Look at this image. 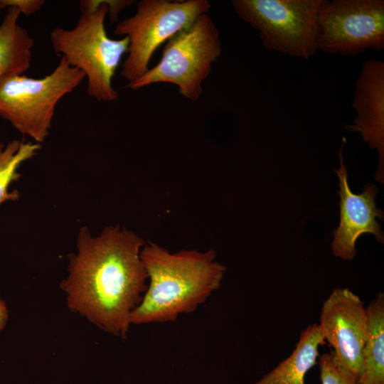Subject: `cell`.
Listing matches in <instances>:
<instances>
[{
	"label": "cell",
	"mask_w": 384,
	"mask_h": 384,
	"mask_svg": "<svg viewBox=\"0 0 384 384\" xmlns=\"http://www.w3.org/2000/svg\"><path fill=\"white\" fill-rule=\"evenodd\" d=\"M326 343L318 324H309L292 354L255 384H305L306 374L317 363L319 346Z\"/></svg>",
	"instance_id": "cell-12"
},
{
	"label": "cell",
	"mask_w": 384,
	"mask_h": 384,
	"mask_svg": "<svg viewBox=\"0 0 384 384\" xmlns=\"http://www.w3.org/2000/svg\"><path fill=\"white\" fill-rule=\"evenodd\" d=\"M338 158L340 168L334 171L340 181V224L334 231L331 247L335 257L352 260L356 255V241L362 234L371 233L378 242L383 243L381 227L376 220L377 218L383 219V213L376 207L378 188L374 184L366 185L361 194H355L351 191L342 148L338 152Z\"/></svg>",
	"instance_id": "cell-10"
},
{
	"label": "cell",
	"mask_w": 384,
	"mask_h": 384,
	"mask_svg": "<svg viewBox=\"0 0 384 384\" xmlns=\"http://www.w3.org/2000/svg\"><path fill=\"white\" fill-rule=\"evenodd\" d=\"M85 77L63 57L55 70L42 78L12 77L0 86V116L22 134L43 142L48 135L57 103Z\"/></svg>",
	"instance_id": "cell-6"
},
{
	"label": "cell",
	"mask_w": 384,
	"mask_h": 384,
	"mask_svg": "<svg viewBox=\"0 0 384 384\" xmlns=\"http://www.w3.org/2000/svg\"><path fill=\"white\" fill-rule=\"evenodd\" d=\"M44 4L43 0H0V9L14 7L21 14L30 16L40 10Z\"/></svg>",
	"instance_id": "cell-17"
},
{
	"label": "cell",
	"mask_w": 384,
	"mask_h": 384,
	"mask_svg": "<svg viewBox=\"0 0 384 384\" xmlns=\"http://www.w3.org/2000/svg\"><path fill=\"white\" fill-rule=\"evenodd\" d=\"M140 256L149 284L131 314V324L174 321L181 314L193 312L220 287L226 270L216 261L213 249L171 253L149 242Z\"/></svg>",
	"instance_id": "cell-2"
},
{
	"label": "cell",
	"mask_w": 384,
	"mask_h": 384,
	"mask_svg": "<svg viewBox=\"0 0 384 384\" xmlns=\"http://www.w3.org/2000/svg\"><path fill=\"white\" fill-rule=\"evenodd\" d=\"M210 9L207 0L139 1L135 14L119 21L114 30L129 41L120 75L129 84L137 81L149 70L150 59L161 44Z\"/></svg>",
	"instance_id": "cell-5"
},
{
	"label": "cell",
	"mask_w": 384,
	"mask_h": 384,
	"mask_svg": "<svg viewBox=\"0 0 384 384\" xmlns=\"http://www.w3.org/2000/svg\"><path fill=\"white\" fill-rule=\"evenodd\" d=\"M221 53L219 30L208 13L203 14L168 40L159 62L127 87L138 90L155 83H171L180 95L198 101L203 90L202 83Z\"/></svg>",
	"instance_id": "cell-4"
},
{
	"label": "cell",
	"mask_w": 384,
	"mask_h": 384,
	"mask_svg": "<svg viewBox=\"0 0 384 384\" xmlns=\"http://www.w3.org/2000/svg\"><path fill=\"white\" fill-rule=\"evenodd\" d=\"M78 252L69 255L68 276L60 287L68 307L100 329L124 338L132 311L147 288L141 259L144 240L132 231L107 226L92 237L82 228Z\"/></svg>",
	"instance_id": "cell-1"
},
{
	"label": "cell",
	"mask_w": 384,
	"mask_h": 384,
	"mask_svg": "<svg viewBox=\"0 0 384 384\" xmlns=\"http://www.w3.org/2000/svg\"><path fill=\"white\" fill-rule=\"evenodd\" d=\"M367 336L359 384H384V294L378 292L366 307Z\"/></svg>",
	"instance_id": "cell-14"
},
{
	"label": "cell",
	"mask_w": 384,
	"mask_h": 384,
	"mask_svg": "<svg viewBox=\"0 0 384 384\" xmlns=\"http://www.w3.org/2000/svg\"><path fill=\"white\" fill-rule=\"evenodd\" d=\"M352 107L356 117L346 129L359 132L379 156L376 179L383 183L384 163V63L368 59L362 65L356 82Z\"/></svg>",
	"instance_id": "cell-11"
},
{
	"label": "cell",
	"mask_w": 384,
	"mask_h": 384,
	"mask_svg": "<svg viewBox=\"0 0 384 384\" xmlns=\"http://www.w3.org/2000/svg\"><path fill=\"white\" fill-rule=\"evenodd\" d=\"M9 319V313L6 305L3 299L0 298V331H2Z\"/></svg>",
	"instance_id": "cell-19"
},
{
	"label": "cell",
	"mask_w": 384,
	"mask_h": 384,
	"mask_svg": "<svg viewBox=\"0 0 384 384\" xmlns=\"http://www.w3.org/2000/svg\"><path fill=\"white\" fill-rule=\"evenodd\" d=\"M133 2L132 0H106L110 22L117 21L119 13Z\"/></svg>",
	"instance_id": "cell-18"
},
{
	"label": "cell",
	"mask_w": 384,
	"mask_h": 384,
	"mask_svg": "<svg viewBox=\"0 0 384 384\" xmlns=\"http://www.w3.org/2000/svg\"><path fill=\"white\" fill-rule=\"evenodd\" d=\"M323 0H233L237 15L259 32L267 50L308 60L317 51V13Z\"/></svg>",
	"instance_id": "cell-7"
},
{
	"label": "cell",
	"mask_w": 384,
	"mask_h": 384,
	"mask_svg": "<svg viewBox=\"0 0 384 384\" xmlns=\"http://www.w3.org/2000/svg\"><path fill=\"white\" fill-rule=\"evenodd\" d=\"M40 148L39 144L16 139L9 142L5 147L0 145V203L18 198V192L15 191L9 193V186L20 176L17 172L18 167L33 157Z\"/></svg>",
	"instance_id": "cell-15"
},
{
	"label": "cell",
	"mask_w": 384,
	"mask_h": 384,
	"mask_svg": "<svg viewBox=\"0 0 384 384\" xmlns=\"http://www.w3.org/2000/svg\"><path fill=\"white\" fill-rule=\"evenodd\" d=\"M317 363L321 384H359L356 379L337 367L331 351L319 356Z\"/></svg>",
	"instance_id": "cell-16"
},
{
	"label": "cell",
	"mask_w": 384,
	"mask_h": 384,
	"mask_svg": "<svg viewBox=\"0 0 384 384\" xmlns=\"http://www.w3.org/2000/svg\"><path fill=\"white\" fill-rule=\"evenodd\" d=\"M317 49L354 55L384 48L383 0H323L317 13Z\"/></svg>",
	"instance_id": "cell-8"
},
{
	"label": "cell",
	"mask_w": 384,
	"mask_h": 384,
	"mask_svg": "<svg viewBox=\"0 0 384 384\" xmlns=\"http://www.w3.org/2000/svg\"><path fill=\"white\" fill-rule=\"evenodd\" d=\"M20 14L16 8H8L0 24V86L8 79L23 75L31 65L33 40L18 24Z\"/></svg>",
	"instance_id": "cell-13"
},
{
	"label": "cell",
	"mask_w": 384,
	"mask_h": 384,
	"mask_svg": "<svg viewBox=\"0 0 384 384\" xmlns=\"http://www.w3.org/2000/svg\"><path fill=\"white\" fill-rule=\"evenodd\" d=\"M317 324L332 348L335 364L358 380L367 336L366 307L360 297L348 288L334 289L323 303Z\"/></svg>",
	"instance_id": "cell-9"
},
{
	"label": "cell",
	"mask_w": 384,
	"mask_h": 384,
	"mask_svg": "<svg viewBox=\"0 0 384 384\" xmlns=\"http://www.w3.org/2000/svg\"><path fill=\"white\" fill-rule=\"evenodd\" d=\"M97 9L82 14L71 30L56 28L50 34L53 50L68 64L81 70L87 78L88 95L98 101H114L118 93L112 85L114 73L129 41L108 37L105 28L107 14L106 0H100Z\"/></svg>",
	"instance_id": "cell-3"
}]
</instances>
